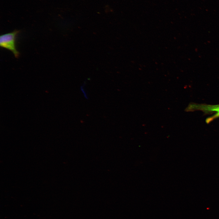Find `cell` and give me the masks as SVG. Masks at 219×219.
<instances>
[{
  "mask_svg": "<svg viewBox=\"0 0 219 219\" xmlns=\"http://www.w3.org/2000/svg\"><path fill=\"white\" fill-rule=\"evenodd\" d=\"M19 31L15 30L13 32L2 35L0 37L1 47L7 49L14 54L16 58L19 55V53L16 50L15 45V40Z\"/></svg>",
  "mask_w": 219,
  "mask_h": 219,
  "instance_id": "6da1fadb",
  "label": "cell"
},
{
  "mask_svg": "<svg viewBox=\"0 0 219 219\" xmlns=\"http://www.w3.org/2000/svg\"><path fill=\"white\" fill-rule=\"evenodd\" d=\"M187 109L189 111L200 110L205 112H216V113L207 119L206 122L209 123L215 118L219 117V105H210L192 104L189 105Z\"/></svg>",
  "mask_w": 219,
  "mask_h": 219,
  "instance_id": "7a4b0ae2",
  "label": "cell"
}]
</instances>
